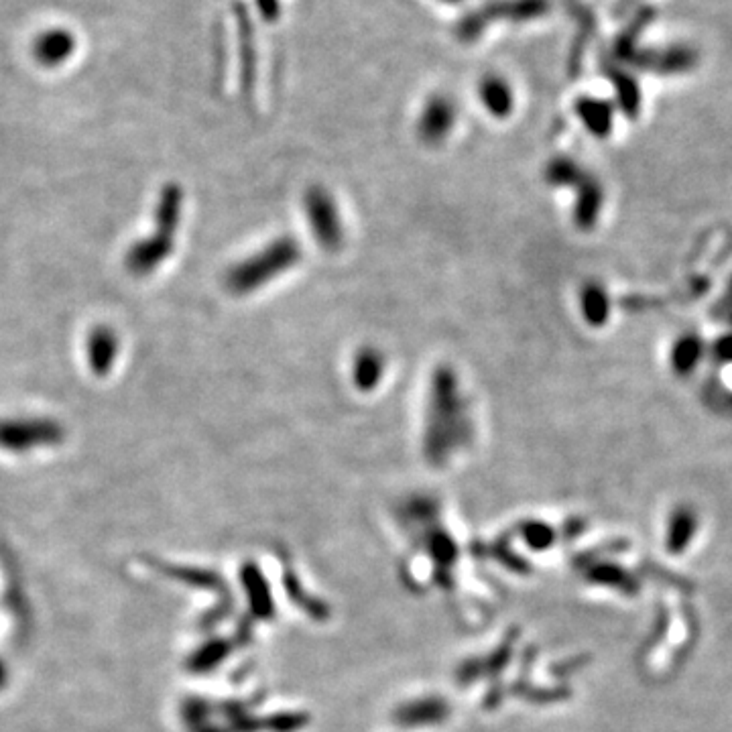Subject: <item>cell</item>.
<instances>
[{"instance_id":"cell-1","label":"cell","mask_w":732,"mask_h":732,"mask_svg":"<svg viewBox=\"0 0 732 732\" xmlns=\"http://www.w3.org/2000/svg\"><path fill=\"white\" fill-rule=\"evenodd\" d=\"M468 413L460 397L458 381L452 373L440 371L434 381L430 430H427V446L430 452L444 454L448 448L466 440L468 436Z\"/></svg>"},{"instance_id":"cell-8","label":"cell","mask_w":732,"mask_h":732,"mask_svg":"<svg viewBox=\"0 0 732 732\" xmlns=\"http://www.w3.org/2000/svg\"><path fill=\"white\" fill-rule=\"evenodd\" d=\"M118 356V336L108 326H98L88 336V364L96 377H106Z\"/></svg>"},{"instance_id":"cell-10","label":"cell","mask_w":732,"mask_h":732,"mask_svg":"<svg viewBox=\"0 0 732 732\" xmlns=\"http://www.w3.org/2000/svg\"><path fill=\"white\" fill-rule=\"evenodd\" d=\"M698 529V517L694 513V509L690 507H680L669 517V525H667V539L665 545L671 554H682L688 549V545L692 543L694 535Z\"/></svg>"},{"instance_id":"cell-18","label":"cell","mask_w":732,"mask_h":732,"mask_svg":"<svg viewBox=\"0 0 732 732\" xmlns=\"http://www.w3.org/2000/svg\"><path fill=\"white\" fill-rule=\"evenodd\" d=\"M257 5L267 21L279 19V0H257Z\"/></svg>"},{"instance_id":"cell-7","label":"cell","mask_w":732,"mask_h":732,"mask_svg":"<svg viewBox=\"0 0 732 732\" xmlns=\"http://www.w3.org/2000/svg\"><path fill=\"white\" fill-rule=\"evenodd\" d=\"M456 122V108L448 96H432L421 110L419 116V135L421 139L436 143L442 141Z\"/></svg>"},{"instance_id":"cell-9","label":"cell","mask_w":732,"mask_h":732,"mask_svg":"<svg viewBox=\"0 0 732 732\" xmlns=\"http://www.w3.org/2000/svg\"><path fill=\"white\" fill-rule=\"evenodd\" d=\"M478 96H480V102L486 108V112H491L497 118L509 116L515 106L513 88L509 86V82L505 78H501L497 74L482 78V82L478 86Z\"/></svg>"},{"instance_id":"cell-16","label":"cell","mask_w":732,"mask_h":732,"mask_svg":"<svg viewBox=\"0 0 732 732\" xmlns=\"http://www.w3.org/2000/svg\"><path fill=\"white\" fill-rule=\"evenodd\" d=\"M592 578L596 582H604V584H610L613 588H619L627 594H635L639 590V584H637L635 576H631L627 570L617 568V566H600L592 572Z\"/></svg>"},{"instance_id":"cell-4","label":"cell","mask_w":732,"mask_h":732,"mask_svg":"<svg viewBox=\"0 0 732 732\" xmlns=\"http://www.w3.org/2000/svg\"><path fill=\"white\" fill-rule=\"evenodd\" d=\"M66 430L51 417H9L0 419V448L7 452H29L64 442Z\"/></svg>"},{"instance_id":"cell-14","label":"cell","mask_w":732,"mask_h":732,"mask_svg":"<svg viewBox=\"0 0 732 732\" xmlns=\"http://www.w3.org/2000/svg\"><path fill=\"white\" fill-rule=\"evenodd\" d=\"M702 358V342L696 336H684L678 340L671 352V362H674V369L682 375L696 369L698 360Z\"/></svg>"},{"instance_id":"cell-2","label":"cell","mask_w":732,"mask_h":732,"mask_svg":"<svg viewBox=\"0 0 732 732\" xmlns=\"http://www.w3.org/2000/svg\"><path fill=\"white\" fill-rule=\"evenodd\" d=\"M297 259H299V249L295 242H291L287 238L273 242L267 251L234 267L228 273L226 285L234 293H249V291L269 283L271 279H275V275L287 271L291 265L297 263Z\"/></svg>"},{"instance_id":"cell-15","label":"cell","mask_w":732,"mask_h":732,"mask_svg":"<svg viewBox=\"0 0 732 732\" xmlns=\"http://www.w3.org/2000/svg\"><path fill=\"white\" fill-rule=\"evenodd\" d=\"M608 310H610V303H608L606 291L602 287L588 285L582 291V312L590 324H594V326L604 324L608 318Z\"/></svg>"},{"instance_id":"cell-13","label":"cell","mask_w":732,"mask_h":732,"mask_svg":"<svg viewBox=\"0 0 732 732\" xmlns=\"http://www.w3.org/2000/svg\"><path fill=\"white\" fill-rule=\"evenodd\" d=\"M381 375H383V356L375 350L360 352L354 364L356 385L362 389H371L373 385L379 383Z\"/></svg>"},{"instance_id":"cell-11","label":"cell","mask_w":732,"mask_h":732,"mask_svg":"<svg viewBox=\"0 0 732 732\" xmlns=\"http://www.w3.org/2000/svg\"><path fill=\"white\" fill-rule=\"evenodd\" d=\"M576 112H578V118L584 122V127L592 135L606 137V135H610V131H613L615 110L606 100L584 96L582 100H578Z\"/></svg>"},{"instance_id":"cell-12","label":"cell","mask_w":732,"mask_h":732,"mask_svg":"<svg viewBox=\"0 0 732 732\" xmlns=\"http://www.w3.org/2000/svg\"><path fill=\"white\" fill-rule=\"evenodd\" d=\"M183 212V192L175 183H169L159 194V202L155 208V230L175 236L181 224Z\"/></svg>"},{"instance_id":"cell-3","label":"cell","mask_w":732,"mask_h":732,"mask_svg":"<svg viewBox=\"0 0 732 732\" xmlns=\"http://www.w3.org/2000/svg\"><path fill=\"white\" fill-rule=\"evenodd\" d=\"M552 9L549 0H497L488 3L476 13H470L458 25V37L462 41H476L486 27L495 23H529L545 17Z\"/></svg>"},{"instance_id":"cell-6","label":"cell","mask_w":732,"mask_h":732,"mask_svg":"<svg viewBox=\"0 0 732 732\" xmlns=\"http://www.w3.org/2000/svg\"><path fill=\"white\" fill-rule=\"evenodd\" d=\"M305 208H308V220H312V228L316 238L324 249H336L342 238L340 218L336 212V206L324 192H312L305 200Z\"/></svg>"},{"instance_id":"cell-5","label":"cell","mask_w":732,"mask_h":732,"mask_svg":"<svg viewBox=\"0 0 732 732\" xmlns=\"http://www.w3.org/2000/svg\"><path fill=\"white\" fill-rule=\"evenodd\" d=\"M173 253V236L155 230V234L137 240L125 255V267L137 277L153 273Z\"/></svg>"},{"instance_id":"cell-17","label":"cell","mask_w":732,"mask_h":732,"mask_svg":"<svg viewBox=\"0 0 732 732\" xmlns=\"http://www.w3.org/2000/svg\"><path fill=\"white\" fill-rule=\"evenodd\" d=\"M714 354L718 356V360L722 362H732V334L722 336L716 344H714Z\"/></svg>"}]
</instances>
